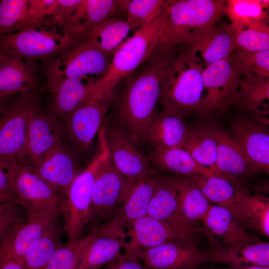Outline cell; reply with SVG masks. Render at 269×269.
Instances as JSON below:
<instances>
[{
    "instance_id": "obj_35",
    "label": "cell",
    "mask_w": 269,
    "mask_h": 269,
    "mask_svg": "<svg viewBox=\"0 0 269 269\" xmlns=\"http://www.w3.org/2000/svg\"><path fill=\"white\" fill-rule=\"evenodd\" d=\"M122 248V241L118 238L97 233L73 269H100L114 260Z\"/></svg>"
},
{
    "instance_id": "obj_33",
    "label": "cell",
    "mask_w": 269,
    "mask_h": 269,
    "mask_svg": "<svg viewBox=\"0 0 269 269\" xmlns=\"http://www.w3.org/2000/svg\"><path fill=\"white\" fill-rule=\"evenodd\" d=\"M188 178L201 190L212 204L224 207L233 214L240 188L235 185L231 178L222 175H199Z\"/></svg>"
},
{
    "instance_id": "obj_44",
    "label": "cell",
    "mask_w": 269,
    "mask_h": 269,
    "mask_svg": "<svg viewBox=\"0 0 269 269\" xmlns=\"http://www.w3.org/2000/svg\"><path fill=\"white\" fill-rule=\"evenodd\" d=\"M26 219V212L21 205L14 203H0V239Z\"/></svg>"
},
{
    "instance_id": "obj_43",
    "label": "cell",
    "mask_w": 269,
    "mask_h": 269,
    "mask_svg": "<svg viewBox=\"0 0 269 269\" xmlns=\"http://www.w3.org/2000/svg\"><path fill=\"white\" fill-rule=\"evenodd\" d=\"M269 49V25L262 20L246 29L239 31L236 37V49L248 53Z\"/></svg>"
},
{
    "instance_id": "obj_4",
    "label": "cell",
    "mask_w": 269,
    "mask_h": 269,
    "mask_svg": "<svg viewBox=\"0 0 269 269\" xmlns=\"http://www.w3.org/2000/svg\"><path fill=\"white\" fill-rule=\"evenodd\" d=\"M168 4L149 24L135 31L134 35L123 43L115 51L107 73L91 82L90 97L102 96L114 91L122 79L129 77L149 59L156 48L165 27L168 15Z\"/></svg>"
},
{
    "instance_id": "obj_38",
    "label": "cell",
    "mask_w": 269,
    "mask_h": 269,
    "mask_svg": "<svg viewBox=\"0 0 269 269\" xmlns=\"http://www.w3.org/2000/svg\"><path fill=\"white\" fill-rule=\"evenodd\" d=\"M33 24L30 0H0V35L9 34Z\"/></svg>"
},
{
    "instance_id": "obj_27",
    "label": "cell",
    "mask_w": 269,
    "mask_h": 269,
    "mask_svg": "<svg viewBox=\"0 0 269 269\" xmlns=\"http://www.w3.org/2000/svg\"><path fill=\"white\" fill-rule=\"evenodd\" d=\"M128 0H82L72 17L70 24L86 35L97 27L126 11Z\"/></svg>"
},
{
    "instance_id": "obj_22",
    "label": "cell",
    "mask_w": 269,
    "mask_h": 269,
    "mask_svg": "<svg viewBox=\"0 0 269 269\" xmlns=\"http://www.w3.org/2000/svg\"><path fill=\"white\" fill-rule=\"evenodd\" d=\"M27 165L64 197L79 173L75 156L64 141L38 163Z\"/></svg>"
},
{
    "instance_id": "obj_10",
    "label": "cell",
    "mask_w": 269,
    "mask_h": 269,
    "mask_svg": "<svg viewBox=\"0 0 269 269\" xmlns=\"http://www.w3.org/2000/svg\"><path fill=\"white\" fill-rule=\"evenodd\" d=\"M91 83L63 76L47 63L39 92L47 95L46 109L63 121L90 98Z\"/></svg>"
},
{
    "instance_id": "obj_17",
    "label": "cell",
    "mask_w": 269,
    "mask_h": 269,
    "mask_svg": "<svg viewBox=\"0 0 269 269\" xmlns=\"http://www.w3.org/2000/svg\"><path fill=\"white\" fill-rule=\"evenodd\" d=\"M45 64L14 55H0V101L39 89Z\"/></svg>"
},
{
    "instance_id": "obj_5",
    "label": "cell",
    "mask_w": 269,
    "mask_h": 269,
    "mask_svg": "<svg viewBox=\"0 0 269 269\" xmlns=\"http://www.w3.org/2000/svg\"><path fill=\"white\" fill-rule=\"evenodd\" d=\"M190 48L176 56L166 70L161 83L159 100L162 109L180 114L196 110L204 89V69Z\"/></svg>"
},
{
    "instance_id": "obj_25",
    "label": "cell",
    "mask_w": 269,
    "mask_h": 269,
    "mask_svg": "<svg viewBox=\"0 0 269 269\" xmlns=\"http://www.w3.org/2000/svg\"><path fill=\"white\" fill-rule=\"evenodd\" d=\"M234 139L243 149L253 170L269 174V134L247 120L232 126Z\"/></svg>"
},
{
    "instance_id": "obj_24",
    "label": "cell",
    "mask_w": 269,
    "mask_h": 269,
    "mask_svg": "<svg viewBox=\"0 0 269 269\" xmlns=\"http://www.w3.org/2000/svg\"><path fill=\"white\" fill-rule=\"evenodd\" d=\"M182 115L162 109L154 112L147 132V139L154 150L182 147L187 138L189 129Z\"/></svg>"
},
{
    "instance_id": "obj_6",
    "label": "cell",
    "mask_w": 269,
    "mask_h": 269,
    "mask_svg": "<svg viewBox=\"0 0 269 269\" xmlns=\"http://www.w3.org/2000/svg\"><path fill=\"white\" fill-rule=\"evenodd\" d=\"M40 102L39 90L0 101V160H24L30 121Z\"/></svg>"
},
{
    "instance_id": "obj_14",
    "label": "cell",
    "mask_w": 269,
    "mask_h": 269,
    "mask_svg": "<svg viewBox=\"0 0 269 269\" xmlns=\"http://www.w3.org/2000/svg\"><path fill=\"white\" fill-rule=\"evenodd\" d=\"M204 86L208 90L196 110L206 112L236 99L243 81L232 56L207 65L202 73Z\"/></svg>"
},
{
    "instance_id": "obj_13",
    "label": "cell",
    "mask_w": 269,
    "mask_h": 269,
    "mask_svg": "<svg viewBox=\"0 0 269 269\" xmlns=\"http://www.w3.org/2000/svg\"><path fill=\"white\" fill-rule=\"evenodd\" d=\"M202 231L212 250H229L261 242L227 209L212 204L201 221Z\"/></svg>"
},
{
    "instance_id": "obj_1",
    "label": "cell",
    "mask_w": 269,
    "mask_h": 269,
    "mask_svg": "<svg viewBox=\"0 0 269 269\" xmlns=\"http://www.w3.org/2000/svg\"><path fill=\"white\" fill-rule=\"evenodd\" d=\"M175 57L174 47L154 51L139 72L127 77L116 101V117L120 128L132 140L147 139L163 77Z\"/></svg>"
},
{
    "instance_id": "obj_16",
    "label": "cell",
    "mask_w": 269,
    "mask_h": 269,
    "mask_svg": "<svg viewBox=\"0 0 269 269\" xmlns=\"http://www.w3.org/2000/svg\"><path fill=\"white\" fill-rule=\"evenodd\" d=\"M65 135L62 123L44 109L41 102L29 125L24 156L26 163L31 165L39 162L64 141Z\"/></svg>"
},
{
    "instance_id": "obj_20",
    "label": "cell",
    "mask_w": 269,
    "mask_h": 269,
    "mask_svg": "<svg viewBox=\"0 0 269 269\" xmlns=\"http://www.w3.org/2000/svg\"><path fill=\"white\" fill-rule=\"evenodd\" d=\"M60 211L27 212V219L0 239V258L23 260L29 248L49 228Z\"/></svg>"
},
{
    "instance_id": "obj_51",
    "label": "cell",
    "mask_w": 269,
    "mask_h": 269,
    "mask_svg": "<svg viewBox=\"0 0 269 269\" xmlns=\"http://www.w3.org/2000/svg\"><path fill=\"white\" fill-rule=\"evenodd\" d=\"M267 122H268V123H269V119L267 121Z\"/></svg>"
},
{
    "instance_id": "obj_42",
    "label": "cell",
    "mask_w": 269,
    "mask_h": 269,
    "mask_svg": "<svg viewBox=\"0 0 269 269\" xmlns=\"http://www.w3.org/2000/svg\"><path fill=\"white\" fill-rule=\"evenodd\" d=\"M232 57L246 81L269 78V49L254 53L237 50Z\"/></svg>"
},
{
    "instance_id": "obj_9",
    "label": "cell",
    "mask_w": 269,
    "mask_h": 269,
    "mask_svg": "<svg viewBox=\"0 0 269 269\" xmlns=\"http://www.w3.org/2000/svg\"><path fill=\"white\" fill-rule=\"evenodd\" d=\"M115 99L114 91L90 98L62 121L65 134L75 151L88 150Z\"/></svg>"
},
{
    "instance_id": "obj_45",
    "label": "cell",
    "mask_w": 269,
    "mask_h": 269,
    "mask_svg": "<svg viewBox=\"0 0 269 269\" xmlns=\"http://www.w3.org/2000/svg\"><path fill=\"white\" fill-rule=\"evenodd\" d=\"M249 104H257L265 99L269 101V78L243 81L236 99Z\"/></svg>"
},
{
    "instance_id": "obj_37",
    "label": "cell",
    "mask_w": 269,
    "mask_h": 269,
    "mask_svg": "<svg viewBox=\"0 0 269 269\" xmlns=\"http://www.w3.org/2000/svg\"><path fill=\"white\" fill-rule=\"evenodd\" d=\"M131 29L126 20L113 18L91 31L86 38L105 53L113 55Z\"/></svg>"
},
{
    "instance_id": "obj_2",
    "label": "cell",
    "mask_w": 269,
    "mask_h": 269,
    "mask_svg": "<svg viewBox=\"0 0 269 269\" xmlns=\"http://www.w3.org/2000/svg\"><path fill=\"white\" fill-rule=\"evenodd\" d=\"M86 39L60 16L49 15L20 31L0 35V55L47 64Z\"/></svg>"
},
{
    "instance_id": "obj_26",
    "label": "cell",
    "mask_w": 269,
    "mask_h": 269,
    "mask_svg": "<svg viewBox=\"0 0 269 269\" xmlns=\"http://www.w3.org/2000/svg\"><path fill=\"white\" fill-rule=\"evenodd\" d=\"M233 214L247 231L269 240V196L257 192L251 194L240 188Z\"/></svg>"
},
{
    "instance_id": "obj_48",
    "label": "cell",
    "mask_w": 269,
    "mask_h": 269,
    "mask_svg": "<svg viewBox=\"0 0 269 269\" xmlns=\"http://www.w3.org/2000/svg\"><path fill=\"white\" fill-rule=\"evenodd\" d=\"M0 269H25L22 260L14 258H0Z\"/></svg>"
},
{
    "instance_id": "obj_15",
    "label": "cell",
    "mask_w": 269,
    "mask_h": 269,
    "mask_svg": "<svg viewBox=\"0 0 269 269\" xmlns=\"http://www.w3.org/2000/svg\"><path fill=\"white\" fill-rule=\"evenodd\" d=\"M149 269H200L208 264L205 251L193 243L169 242L139 251L133 256Z\"/></svg>"
},
{
    "instance_id": "obj_12",
    "label": "cell",
    "mask_w": 269,
    "mask_h": 269,
    "mask_svg": "<svg viewBox=\"0 0 269 269\" xmlns=\"http://www.w3.org/2000/svg\"><path fill=\"white\" fill-rule=\"evenodd\" d=\"M9 172L15 192L26 212L60 211L61 196L24 161L9 162Z\"/></svg>"
},
{
    "instance_id": "obj_32",
    "label": "cell",
    "mask_w": 269,
    "mask_h": 269,
    "mask_svg": "<svg viewBox=\"0 0 269 269\" xmlns=\"http://www.w3.org/2000/svg\"><path fill=\"white\" fill-rule=\"evenodd\" d=\"M240 30L232 23L215 27L209 34L190 48L201 51L208 65L228 57L236 49V37Z\"/></svg>"
},
{
    "instance_id": "obj_39",
    "label": "cell",
    "mask_w": 269,
    "mask_h": 269,
    "mask_svg": "<svg viewBox=\"0 0 269 269\" xmlns=\"http://www.w3.org/2000/svg\"><path fill=\"white\" fill-rule=\"evenodd\" d=\"M263 7L262 0H228L225 13L231 23L241 29L264 20L265 12Z\"/></svg>"
},
{
    "instance_id": "obj_7",
    "label": "cell",
    "mask_w": 269,
    "mask_h": 269,
    "mask_svg": "<svg viewBox=\"0 0 269 269\" xmlns=\"http://www.w3.org/2000/svg\"><path fill=\"white\" fill-rule=\"evenodd\" d=\"M99 151L89 165L79 172L61 199L60 212L63 216V231L71 243L82 238L84 229L92 221V198L97 171L109 152L107 141L99 142Z\"/></svg>"
},
{
    "instance_id": "obj_21",
    "label": "cell",
    "mask_w": 269,
    "mask_h": 269,
    "mask_svg": "<svg viewBox=\"0 0 269 269\" xmlns=\"http://www.w3.org/2000/svg\"><path fill=\"white\" fill-rule=\"evenodd\" d=\"M106 136L111 159L129 182L134 184L152 176L147 159L136 149L120 128H106Z\"/></svg>"
},
{
    "instance_id": "obj_50",
    "label": "cell",
    "mask_w": 269,
    "mask_h": 269,
    "mask_svg": "<svg viewBox=\"0 0 269 269\" xmlns=\"http://www.w3.org/2000/svg\"><path fill=\"white\" fill-rule=\"evenodd\" d=\"M254 189L257 193L269 196V180H263L258 183Z\"/></svg>"
},
{
    "instance_id": "obj_19",
    "label": "cell",
    "mask_w": 269,
    "mask_h": 269,
    "mask_svg": "<svg viewBox=\"0 0 269 269\" xmlns=\"http://www.w3.org/2000/svg\"><path fill=\"white\" fill-rule=\"evenodd\" d=\"M125 236L129 242L122 241L125 254L133 257L136 252L169 242L194 243L193 236L185 234L167 223L146 215L133 223Z\"/></svg>"
},
{
    "instance_id": "obj_36",
    "label": "cell",
    "mask_w": 269,
    "mask_h": 269,
    "mask_svg": "<svg viewBox=\"0 0 269 269\" xmlns=\"http://www.w3.org/2000/svg\"><path fill=\"white\" fill-rule=\"evenodd\" d=\"M183 148L200 164L213 171L217 159V141L214 130L189 129Z\"/></svg>"
},
{
    "instance_id": "obj_49",
    "label": "cell",
    "mask_w": 269,
    "mask_h": 269,
    "mask_svg": "<svg viewBox=\"0 0 269 269\" xmlns=\"http://www.w3.org/2000/svg\"><path fill=\"white\" fill-rule=\"evenodd\" d=\"M200 269H269V267H258V266H225L220 267L218 266H203Z\"/></svg>"
},
{
    "instance_id": "obj_47",
    "label": "cell",
    "mask_w": 269,
    "mask_h": 269,
    "mask_svg": "<svg viewBox=\"0 0 269 269\" xmlns=\"http://www.w3.org/2000/svg\"><path fill=\"white\" fill-rule=\"evenodd\" d=\"M139 260L125 253L120 254L114 260L108 264L106 269H146Z\"/></svg>"
},
{
    "instance_id": "obj_11",
    "label": "cell",
    "mask_w": 269,
    "mask_h": 269,
    "mask_svg": "<svg viewBox=\"0 0 269 269\" xmlns=\"http://www.w3.org/2000/svg\"><path fill=\"white\" fill-rule=\"evenodd\" d=\"M112 57L102 51L92 41L86 39L49 63L63 76L89 82L107 73Z\"/></svg>"
},
{
    "instance_id": "obj_52",
    "label": "cell",
    "mask_w": 269,
    "mask_h": 269,
    "mask_svg": "<svg viewBox=\"0 0 269 269\" xmlns=\"http://www.w3.org/2000/svg\"><path fill=\"white\" fill-rule=\"evenodd\" d=\"M146 269H149L146 268Z\"/></svg>"
},
{
    "instance_id": "obj_8",
    "label": "cell",
    "mask_w": 269,
    "mask_h": 269,
    "mask_svg": "<svg viewBox=\"0 0 269 269\" xmlns=\"http://www.w3.org/2000/svg\"><path fill=\"white\" fill-rule=\"evenodd\" d=\"M132 184L115 167L110 151L97 171L92 198V220L101 225L117 215Z\"/></svg>"
},
{
    "instance_id": "obj_23",
    "label": "cell",
    "mask_w": 269,
    "mask_h": 269,
    "mask_svg": "<svg viewBox=\"0 0 269 269\" xmlns=\"http://www.w3.org/2000/svg\"><path fill=\"white\" fill-rule=\"evenodd\" d=\"M157 177V185L150 202L147 215L165 222L181 232L194 237L201 230L184 217L175 189L160 176Z\"/></svg>"
},
{
    "instance_id": "obj_41",
    "label": "cell",
    "mask_w": 269,
    "mask_h": 269,
    "mask_svg": "<svg viewBox=\"0 0 269 269\" xmlns=\"http://www.w3.org/2000/svg\"><path fill=\"white\" fill-rule=\"evenodd\" d=\"M96 236L97 233H94L71 243L61 244L45 269H73Z\"/></svg>"
},
{
    "instance_id": "obj_31",
    "label": "cell",
    "mask_w": 269,
    "mask_h": 269,
    "mask_svg": "<svg viewBox=\"0 0 269 269\" xmlns=\"http://www.w3.org/2000/svg\"><path fill=\"white\" fill-rule=\"evenodd\" d=\"M208 264L269 267V242L261 241L229 250L206 251Z\"/></svg>"
},
{
    "instance_id": "obj_34",
    "label": "cell",
    "mask_w": 269,
    "mask_h": 269,
    "mask_svg": "<svg viewBox=\"0 0 269 269\" xmlns=\"http://www.w3.org/2000/svg\"><path fill=\"white\" fill-rule=\"evenodd\" d=\"M59 215L42 236L28 250L23 259L25 269H45L56 249L61 244L62 227L58 222Z\"/></svg>"
},
{
    "instance_id": "obj_18",
    "label": "cell",
    "mask_w": 269,
    "mask_h": 269,
    "mask_svg": "<svg viewBox=\"0 0 269 269\" xmlns=\"http://www.w3.org/2000/svg\"><path fill=\"white\" fill-rule=\"evenodd\" d=\"M158 180L157 177L151 176L134 183L116 217L109 223L101 225L97 233L122 240L125 229L147 215Z\"/></svg>"
},
{
    "instance_id": "obj_28",
    "label": "cell",
    "mask_w": 269,
    "mask_h": 269,
    "mask_svg": "<svg viewBox=\"0 0 269 269\" xmlns=\"http://www.w3.org/2000/svg\"><path fill=\"white\" fill-rule=\"evenodd\" d=\"M217 141V159L213 172L230 178L240 177L254 171L243 149L233 138L214 130Z\"/></svg>"
},
{
    "instance_id": "obj_3",
    "label": "cell",
    "mask_w": 269,
    "mask_h": 269,
    "mask_svg": "<svg viewBox=\"0 0 269 269\" xmlns=\"http://www.w3.org/2000/svg\"><path fill=\"white\" fill-rule=\"evenodd\" d=\"M227 3L220 0H170L165 26L154 50L180 43L194 46L213 30L225 13Z\"/></svg>"
},
{
    "instance_id": "obj_46",
    "label": "cell",
    "mask_w": 269,
    "mask_h": 269,
    "mask_svg": "<svg viewBox=\"0 0 269 269\" xmlns=\"http://www.w3.org/2000/svg\"><path fill=\"white\" fill-rule=\"evenodd\" d=\"M0 202L14 203L22 206V203L14 190L9 172V162L0 160Z\"/></svg>"
},
{
    "instance_id": "obj_40",
    "label": "cell",
    "mask_w": 269,
    "mask_h": 269,
    "mask_svg": "<svg viewBox=\"0 0 269 269\" xmlns=\"http://www.w3.org/2000/svg\"><path fill=\"white\" fill-rule=\"evenodd\" d=\"M170 0H131L126 7V21L136 30L149 24L168 5Z\"/></svg>"
},
{
    "instance_id": "obj_30",
    "label": "cell",
    "mask_w": 269,
    "mask_h": 269,
    "mask_svg": "<svg viewBox=\"0 0 269 269\" xmlns=\"http://www.w3.org/2000/svg\"><path fill=\"white\" fill-rule=\"evenodd\" d=\"M150 157L158 168L176 176L189 178L196 175H217L209 168L198 163L182 147L154 150Z\"/></svg>"
},
{
    "instance_id": "obj_29",
    "label": "cell",
    "mask_w": 269,
    "mask_h": 269,
    "mask_svg": "<svg viewBox=\"0 0 269 269\" xmlns=\"http://www.w3.org/2000/svg\"><path fill=\"white\" fill-rule=\"evenodd\" d=\"M176 190L182 214L189 222L201 221L212 204L188 178L179 176H160Z\"/></svg>"
}]
</instances>
